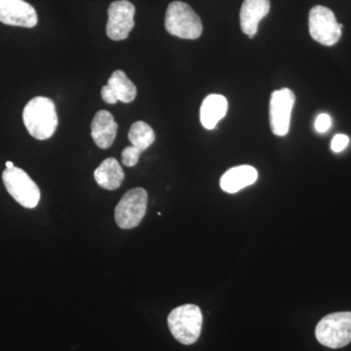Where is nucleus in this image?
Here are the masks:
<instances>
[{
  "label": "nucleus",
  "mask_w": 351,
  "mask_h": 351,
  "mask_svg": "<svg viewBox=\"0 0 351 351\" xmlns=\"http://www.w3.org/2000/svg\"><path fill=\"white\" fill-rule=\"evenodd\" d=\"M23 120L27 132L36 140L52 137L58 127L54 101L46 97L32 99L24 108Z\"/></svg>",
  "instance_id": "f257e3e1"
},
{
  "label": "nucleus",
  "mask_w": 351,
  "mask_h": 351,
  "mask_svg": "<svg viewBox=\"0 0 351 351\" xmlns=\"http://www.w3.org/2000/svg\"><path fill=\"white\" fill-rule=\"evenodd\" d=\"M203 315L195 304H184L176 307L168 316L171 334L182 345L195 343L202 330Z\"/></svg>",
  "instance_id": "f03ea898"
},
{
  "label": "nucleus",
  "mask_w": 351,
  "mask_h": 351,
  "mask_svg": "<svg viewBox=\"0 0 351 351\" xmlns=\"http://www.w3.org/2000/svg\"><path fill=\"white\" fill-rule=\"evenodd\" d=\"M165 27L172 36L196 39L202 34V22L191 7L182 1L169 4L166 11Z\"/></svg>",
  "instance_id": "7ed1b4c3"
},
{
  "label": "nucleus",
  "mask_w": 351,
  "mask_h": 351,
  "mask_svg": "<svg viewBox=\"0 0 351 351\" xmlns=\"http://www.w3.org/2000/svg\"><path fill=\"white\" fill-rule=\"evenodd\" d=\"M315 337L321 345L341 348L351 343V313H336L325 316L318 323Z\"/></svg>",
  "instance_id": "20e7f679"
},
{
  "label": "nucleus",
  "mask_w": 351,
  "mask_h": 351,
  "mask_svg": "<svg viewBox=\"0 0 351 351\" xmlns=\"http://www.w3.org/2000/svg\"><path fill=\"white\" fill-rule=\"evenodd\" d=\"M4 186L9 195L23 207L32 209L38 206L40 200V191L24 170L14 166L2 174Z\"/></svg>",
  "instance_id": "39448f33"
},
{
  "label": "nucleus",
  "mask_w": 351,
  "mask_h": 351,
  "mask_svg": "<svg viewBox=\"0 0 351 351\" xmlns=\"http://www.w3.org/2000/svg\"><path fill=\"white\" fill-rule=\"evenodd\" d=\"M147 207V193L145 189L136 188L127 191L115 207L114 218L117 226L130 230L140 225Z\"/></svg>",
  "instance_id": "423d86ee"
},
{
  "label": "nucleus",
  "mask_w": 351,
  "mask_h": 351,
  "mask_svg": "<svg viewBox=\"0 0 351 351\" xmlns=\"http://www.w3.org/2000/svg\"><path fill=\"white\" fill-rule=\"evenodd\" d=\"M309 34L322 45H335L341 36L343 25L337 22L336 16L327 7L314 6L309 12Z\"/></svg>",
  "instance_id": "0eeeda50"
},
{
  "label": "nucleus",
  "mask_w": 351,
  "mask_h": 351,
  "mask_svg": "<svg viewBox=\"0 0 351 351\" xmlns=\"http://www.w3.org/2000/svg\"><path fill=\"white\" fill-rule=\"evenodd\" d=\"M295 101V94L288 88L272 92L269 103V122L274 135L280 137L287 135Z\"/></svg>",
  "instance_id": "6e6552de"
},
{
  "label": "nucleus",
  "mask_w": 351,
  "mask_h": 351,
  "mask_svg": "<svg viewBox=\"0 0 351 351\" xmlns=\"http://www.w3.org/2000/svg\"><path fill=\"white\" fill-rule=\"evenodd\" d=\"M135 6L128 0H117L108 7L107 36L114 41L124 40L133 29Z\"/></svg>",
  "instance_id": "1a4fd4ad"
},
{
  "label": "nucleus",
  "mask_w": 351,
  "mask_h": 351,
  "mask_svg": "<svg viewBox=\"0 0 351 351\" xmlns=\"http://www.w3.org/2000/svg\"><path fill=\"white\" fill-rule=\"evenodd\" d=\"M36 9L24 0H0L2 24L31 29L38 24Z\"/></svg>",
  "instance_id": "9d476101"
},
{
  "label": "nucleus",
  "mask_w": 351,
  "mask_h": 351,
  "mask_svg": "<svg viewBox=\"0 0 351 351\" xmlns=\"http://www.w3.org/2000/svg\"><path fill=\"white\" fill-rule=\"evenodd\" d=\"M101 98L107 104L114 105L117 101L131 103L137 96V88L123 71H115L108 84L101 88Z\"/></svg>",
  "instance_id": "9b49d317"
},
{
  "label": "nucleus",
  "mask_w": 351,
  "mask_h": 351,
  "mask_svg": "<svg viewBox=\"0 0 351 351\" xmlns=\"http://www.w3.org/2000/svg\"><path fill=\"white\" fill-rule=\"evenodd\" d=\"M269 0H245L240 10V27L252 38L258 32V24L269 12Z\"/></svg>",
  "instance_id": "f8f14e48"
},
{
  "label": "nucleus",
  "mask_w": 351,
  "mask_h": 351,
  "mask_svg": "<svg viewBox=\"0 0 351 351\" xmlns=\"http://www.w3.org/2000/svg\"><path fill=\"white\" fill-rule=\"evenodd\" d=\"M117 125L112 113L100 110L95 115L91 124V136L95 144L101 149L112 147L117 134Z\"/></svg>",
  "instance_id": "ddd939ff"
},
{
  "label": "nucleus",
  "mask_w": 351,
  "mask_h": 351,
  "mask_svg": "<svg viewBox=\"0 0 351 351\" xmlns=\"http://www.w3.org/2000/svg\"><path fill=\"white\" fill-rule=\"evenodd\" d=\"M258 171L249 165L237 166L226 171L221 178L219 184L223 191L237 193L239 191L252 186L258 180Z\"/></svg>",
  "instance_id": "4468645a"
},
{
  "label": "nucleus",
  "mask_w": 351,
  "mask_h": 351,
  "mask_svg": "<svg viewBox=\"0 0 351 351\" xmlns=\"http://www.w3.org/2000/svg\"><path fill=\"white\" fill-rule=\"evenodd\" d=\"M228 104L223 95L212 94L203 101L200 108V120L208 130H213L219 120L228 112Z\"/></svg>",
  "instance_id": "2eb2a0df"
},
{
  "label": "nucleus",
  "mask_w": 351,
  "mask_h": 351,
  "mask_svg": "<svg viewBox=\"0 0 351 351\" xmlns=\"http://www.w3.org/2000/svg\"><path fill=\"white\" fill-rule=\"evenodd\" d=\"M94 177L101 188L114 191L121 186L125 174L117 159L107 158L95 170Z\"/></svg>",
  "instance_id": "dca6fc26"
},
{
  "label": "nucleus",
  "mask_w": 351,
  "mask_h": 351,
  "mask_svg": "<svg viewBox=\"0 0 351 351\" xmlns=\"http://www.w3.org/2000/svg\"><path fill=\"white\" fill-rule=\"evenodd\" d=\"M128 138L134 147L144 152L154 144L156 133L149 124L144 121H137L132 124Z\"/></svg>",
  "instance_id": "f3484780"
},
{
  "label": "nucleus",
  "mask_w": 351,
  "mask_h": 351,
  "mask_svg": "<svg viewBox=\"0 0 351 351\" xmlns=\"http://www.w3.org/2000/svg\"><path fill=\"white\" fill-rule=\"evenodd\" d=\"M143 152L138 151V149L134 147L133 145H129L125 147L122 152V163L127 167H133L136 164L138 163V159H140L141 154Z\"/></svg>",
  "instance_id": "a211bd4d"
},
{
  "label": "nucleus",
  "mask_w": 351,
  "mask_h": 351,
  "mask_svg": "<svg viewBox=\"0 0 351 351\" xmlns=\"http://www.w3.org/2000/svg\"><path fill=\"white\" fill-rule=\"evenodd\" d=\"M348 143H350V138L348 136L339 134V135L335 136L334 138H332L331 144L332 151L335 152H343L348 147Z\"/></svg>",
  "instance_id": "6ab92c4d"
},
{
  "label": "nucleus",
  "mask_w": 351,
  "mask_h": 351,
  "mask_svg": "<svg viewBox=\"0 0 351 351\" xmlns=\"http://www.w3.org/2000/svg\"><path fill=\"white\" fill-rule=\"evenodd\" d=\"M331 124V117L326 113H322L315 120L316 131L319 132V133H325V132L329 130Z\"/></svg>",
  "instance_id": "aec40b11"
},
{
  "label": "nucleus",
  "mask_w": 351,
  "mask_h": 351,
  "mask_svg": "<svg viewBox=\"0 0 351 351\" xmlns=\"http://www.w3.org/2000/svg\"><path fill=\"white\" fill-rule=\"evenodd\" d=\"M5 165H6L7 169H11V168L14 167V163L11 162V161H7Z\"/></svg>",
  "instance_id": "412c9836"
}]
</instances>
